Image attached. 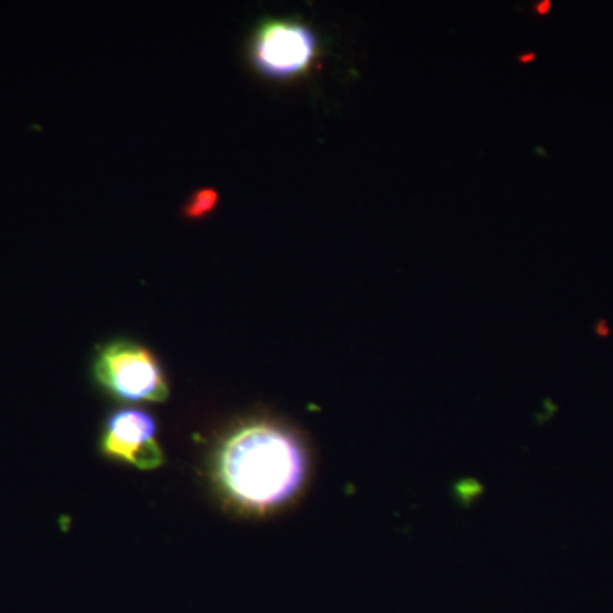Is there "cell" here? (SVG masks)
Returning <instances> with one entry per match:
<instances>
[{
    "label": "cell",
    "instance_id": "1",
    "mask_svg": "<svg viewBox=\"0 0 613 613\" xmlns=\"http://www.w3.org/2000/svg\"><path fill=\"white\" fill-rule=\"evenodd\" d=\"M309 452L285 424L261 419L234 431L218 452L217 477L234 503L271 513L298 498L309 477Z\"/></svg>",
    "mask_w": 613,
    "mask_h": 613
},
{
    "label": "cell",
    "instance_id": "2",
    "mask_svg": "<svg viewBox=\"0 0 613 613\" xmlns=\"http://www.w3.org/2000/svg\"><path fill=\"white\" fill-rule=\"evenodd\" d=\"M94 377L123 401L164 402L169 397L166 375L157 358L128 339H116L99 348Z\"/></svg>",
    "mask_w": 613,
    "mask_h": 613
},
{
    "label": "cell",
    "instance_id": "3",
    "mask_svg": "<svg viewBox=\"0 0 613 613\" xmlns=\"http://www.w3.org/2000/svg\"><path fill=\"white\" fill-rule=\"evenodd\" d=\"M251 62L268 79L287 81L309 70L317 55V36L307 24L270 19L251 41Z\"/></svg>",
    "mask_w": 613,
    "mask_h": 613
},
{
    "label": "cell",
    "instance_id": "4",
    "mask_svg": "<svg viewBox=\"0 0 613 613\" xmlns=\"http://www.w3.org/2000/svg\"><path fill=\"white\" fill-rule=\"evenodd\" d=\"M155 433L157 426L150 414L140 409H120L106 421L101 447L111 459L140 470L157 469L164 462V453Z\"/></svg>",
    "mask_w": 613,
    "mask_h": 613
},
{
    "label": "cell",
    "instance_id": "5",
    "mask_svg": "<svg viewBox=\"0 0 613 613\" xmlns=\"http://www.w3.org/2000/svg\"><path fill=\"white\" fill-rule=\"evenodd\" d=\"M217 203V191L203 188V190L196 191L195 195L188 200L186 207H184V215L190 218L205 217L207 213L212 212L213 208L217 207Z\"/></svg>",
    "mask_w": 613,
    "mask_h": 613
}]
</instances>
